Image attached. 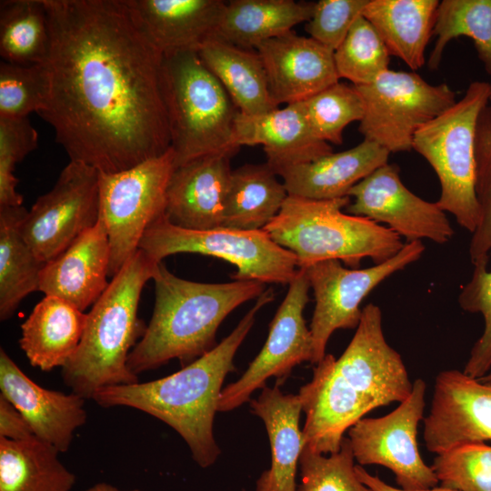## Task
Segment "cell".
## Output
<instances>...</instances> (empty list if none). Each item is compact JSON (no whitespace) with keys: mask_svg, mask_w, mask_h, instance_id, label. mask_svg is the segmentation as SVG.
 Instances as JSON below:
<instances>
[{"mask_svg":"<svg viewBox=\"0 0 491 491\" xmlns=\"http://www.w3.org/2000/svg\"><path fill=\"white\" fill-rule=\"evenodd\" d=\"M433 35L436 42L427 66L436 70L446 45L458 36L473 40L479 60L491 75V0H443L439 2Z\"/></svg>","mask_w":491,"mask_h":491,"instance_id":"34","label":"cell"},{"mask_svg":"<svg viewBox=\"0 0 491 491\" xmlns=\"http://www.w3.org/2000/svg\"><path fill=\"white\" fill-rule=\"evenodd\" d=\"M251 412L263 421L271 447V466L256 481V491H296V473L304 448L300 396L284 394L279 385L264 387L250 400Z\"/></svg>","mask_w":491,"mask_h":491,"instance_id":"24","label":"cell"},{"mask_svg":"<svg viewBox=\"0 0 491 491\" xmlns=\"http://www.w3.org/2000/svg\"><path fill=\"white\" fill-rule=\"evenodd\" d=\"M139 249L155 263L179 253L215 256L236 267L231 275L234 280L289 285L298 271L296 256L274 242L264 229L190 230L173 225L165 215L146 229Z\"/></svg>","mask_w":491,"mask_h":491,"instance_id":"9","label":"cell"},{"mask_svg":"<svg viewBox=\"0 0 491 491\" xmlns=\"http://www.w3.org/2000/svg\"><path fill=\"white\" fill-rule=\"evenodd\" d=\"M266 163L246 164L232 171L222 227L264 229L280 212L288 193Z\"/></svg>","mask_w":491,"mask_h":491,"instance_id":"30","label":"cell"},{"mask_svg":"<svg viewBox=\"0 0 491 491\" xmlns=\"http://www.w3.org/2000/svg\"><path fill=\"white\" fill-rule=\"evenodd\" d=\"M27 210L0 206V319L10 318L21 301L39 289L45 264L38 260L21 233Z\"/></svg>","mask_w":491,"mask_h":491,"instance_id":"32","label":"cell"},{"mask_svg":"<svg viewBox=\"0 0 491 491\" xmlns=\"http://www.w3.org/2000/svg\"><path fill=\"white\" fill-rule=\"evenodd\" d=\"M38 135L27 117H0V206H20L22 195L16 191L14 175L16 164L34 151Z\"/></svg>","mask_w":491,"mask_h":491,"instance_id":"42","label":"cell"},{"mask_svg":"<svg viewBox=\"0 0 491 491\" xmlns=\"http://www.w3.org/2000/svg\"><path fill=\"white\" fill-rule=\"evenodd\" d=\"M300 103L315 135L328 144L341 145L344 129L352 122H360L365 113L355 86L340 82Z\"/></svg>","mask_w":491,"mask_h":491,"instance_id":"36","label":"cell"},{"mask_svg":"<svg viewBox=\"0 0 491 491\" xmlns=\"http://www.w3.org/2000/svg\"><path fill=\"white\" fill-rule=\"evenodd\" d=\"M488 262L474 265L468 282L458 296L460 307L468 313L480 314L484 329L471 348L463 372L474 378H482L491 370V270Z\"/></svg>","mask_w":491,"mask_h":491,"instance_id":"41","label":"cell"},{"mask_svg":"<svg viewBox=\"0 0 491 491\" xmlns=\"http://www.w3.org/2000/svg\"><path fill=\"white\" fill-rule=\"evenodd\" d=\"M310 283L303 268L288 285V291L269 325L266 341L242 376L221 391L217 410L228 412L250 401L256 389L276 377L278 383L292 369L313 358V339L304 317Z\"/></svg>","mask_w":491,"mask_h":491,"instance_id":"15","label":"cell"},{"mask_svg":"<svg viewBox=\"0 0 491 491\" xmlns=\"http://www.w3.org/2000/svg\"><path fill=\"white\" fill-rule=\"evenodd\" d=\"M423 436L426 449L435 454L491 441V378H474L456 369L438 373Z\"/></svg>","mask_w":491,"mask_h":491,"instance_id":"17","label":"cell"},{"mask_svg":"<svg viewBox=\"0 0 491 491\" xmlns=\"http://www.w3.org/2000/svg\"><path fill=\"white\" fill-rule=\"evenodd\" d=\"M426 385L413 382L410 395L389 414L362 418L348 430L355 460L360 466L377 465L390 469L400 488L435 487L438 479L423 460L417 446V427L426 406Z\"/></svg>","mask_w":491,"mask_h":491,"instance_id":"13","label":"cell"},{"mask_svg":"<svg viewBox=\"0 0 491 491\" xmlns=\"http://www.w3.org/2000/svg\"><path fill=\"white\" fill-rule=\"evenodd\" d=\"M50 49V31L44 0L0 2V55L3 61L44 65Z\"/></svg>","mask_w":491,"mask_h":491,"instance_id":"33","label":"cell"},{"mask_svg":"<svg viewBox=\"0 0 491 491\" xmlns=\"http://www.w3.org/2000/svg\"><path fill=\"white\" fill-rule=\"evenodd\" d=\"M356 473L358 478L373 491H456L454 489L435 486L421 490H405L392 486L384 482L379 476L369 474L362 466L356 465Z\"/></svg>","mask_w":491,"mask_h":491,"instance_id":"45","label":"cell"},{"mask_svg":"<svg viewBox=\"0 0 491 491\" xmlns=\"http://www.w3.org/2000/svg\"><path fill=\"white\" fill-rule=\"evenodd\" d=\"M390 53L374 26L360 15L340 45L334 51L339 78L353 85L372 83L389 69Z\"/></svg>","mask_w":491,"mask_h":491,"instance_id":"35","label":"cell"},{"mask_svg":"<svg viewBox=\"0 0 491 491\" xmlns=\"http://www.w3.org/2000/svg\"><path fill=\"white\" fill-rule=\"evenodd\" d=\"M354 86L365 105L359 132L389 153L410 151L418 129L456 102L448 85H431L415 72L387 69Z\"/></svg>","mask_w":491,"mask_h":491,"instance_id":"11","label":"cell"},{"mask_svg":"<svg viewBox=\"0 0 491 491\" xmlns=\"http://www.w3.org/2000/svg\"><path fill=\"white\" fill-rule=\"evenodd\" d=\"M274 298L273 289H266L226 337L177 372L153 381L104 387L92 400L102 407H132L161 420L184 439L199 466H211L221 454L213 428L224 380L235 370V355L256 314Z\"/></svg>","mask_w":491,"mask_h":491,"instance_id":"3","label":"cell"},{"mask_svg":"<svg viewBox=\"0 0 491 491\" xmlns=\"http://www.w3.org/2000/svg\"><path fill=\"white\" fill-rule=\"evenodd\" d=\"M98 219V170L70 161L54 187L27 211L21 222V233L38 260L47 264Z\"/></svg>","mask_w":491,"mask_h":491,"instance_id":"14","label":"cell"},{"mask_svg":"<svg viewBox=\"0 0 491 491\" xmlns=\"http://www.w3.org/2000/svg\"><path fill=\"white\" fill-rule=\"evenodd\" d=\"M0 389L25 416L35 436L66 452L74 433L86 422L85 400L71 392L49 390L30 379L7 355L0 349Z\"/></svg>","mask_w":491,"mask_h":491,"instance_id":"19","label":"cell"},{"mask_svg":"<svg viewBox=\"0 0 491 491\" xmlns=\"http://www.w3.org/2000/svg\"><path fill=\"white\" fill-rule=\"evenodd\" d=\"M233 155H209L175 167L165 212L170 223L200 231L222 227Z\"/></svg>","mask_w":491,"mask_h":491,"instance_id":"20","label":"cell"},{"mask_svg":"<svg viewBox=\"0 0 491 491\" xmlns=\"http://www.w3.org/2000/svg\"><path fill=\"white\" fill-rule=\"evenodd\" d=\"M489 102L491 103V82L489 83Z\"/></svg>","mask_w":491,"mask_h":491,"instance_id":"48","label":"cell"},{"mask_svg":"<svg viewBox=\"0 0 491 491\" xmlns=\"http://www.w3.org/2000/svg\"><path fill=\"white\" fill-rule=\"evenodd\" d=\"M110 244L99 217L66 250L45 265L39 291L59 297L81 311L93 306L107 288Z\"/></svg>","mask_w":491,"mask_h":491,"instance_id":"23","label":"cell"},{"mask_svg":"<svg viewBox=\"0 0 491 491\" xmlns=\"http://www.w3.org/2000/svg\"><path fill=\"white\" fill-rule=\"evenodd\" d=\"M351 201L346 213L368 218L395 232L407 242L428 239L444 245L454 229L436 202H428L402 182L399 168L386 164L365 177L348 193Z\"/></svg>","mask_w":491,"mask_h":491,"instance_id":"16","label":"cell"},{"mask_svg":"<svg viewBox=\"0 0 491 491\" xmlns=\"http://www.w3.org/2000/svg\"><path fill=\"white\" fill-rule=\"evenodd\" d=\"M424 252L423 243L413 241L404 244L388 260L366 268L345 267L338 260L321 261L303 268L316 303L309 326L313 339L311 364L316 365L326 355L328 340L336 330L357 327L362 315L360 305L372 290L417 261Z\"/></svg>","mask_w":491,"mask_h":491,"instance_id":"12","label":"cell"},{"mask_svg":"<svg viewBox=\"0 0 491 491\" xmlns=\"http://www.w3.org/2000/svg\"><path fill=\"white\" fill-rule=\"evenodd\" d=\"M350 201V196L315 200L288 195L264 230L296 256L298 268L326 260L358 268L364 258L379 264L397 254L402 238L383 225L343 212Z\"/></svg>","mask_w":491,"mask_h":491,"instance_id":"6","label":"cell"},{"mask_svg":"<svg viewBox=\"0 0 491 491\" xmlns=\"http://www.w3.org/2000/svg\"><path fill=\"white\" fill-rule=\"evenodd\" d=\"M85 491H141V490L137 488L123 490L111 484H108L105 482H99L88 487Z\"/></svg>","mask_w":491,"mask_h":491,"instance_id":"46","label":"cell"},{"mask_svg":"<svg viewBox=\"0 0 491 491\" xmlns=\"http://www.w3.org/2000/svg\"><path fill=\"white\" fill-rule=\"evenodd\" d=\"M175 169L170 147L161 155L116 172L98 171L99 217L110 244L108 276L114 277L139 249L146 229L165 215Z\"/></svg>","mask_w":491,"mask_h":491,"instance_id":"10","label":"cell"},{"mask_svg":"<svg viewBox=\"0 0 491 491\" xmlns=\"http://www.w3.org/2000/svg\"><path fill=\"white\" fill-rule=\"evenodd\" d=\"M138 28L162 54L198 48L215 35L222 0H123Z\"/></svg>","mask_w":491,"mask_h":491,"instance_id":"21","label":"cell"},{"mask_svg":"<svg viewBox=\"0 0 491 491\" xmlns=\"http://www.w3.org/2000/svg\"><path fill=\"white\" fill-rule=\"evenodd\" d=\"M235 143L239 148L261 145L266 164L277 175L286 169L333 153L332 146L313 133L301 103L260 115L239 112L235 124Z\"/></svg>","mask_w":491,"mask_h":491,"instance_id":"22","label":"cell"},{"mask_svg":"<svg viewBox=\"0 0 491 491\" xmlns=\"http://www.w3.org/2000/svg\"><path fill=\"white\" fill-rule=\"evenodd\" d=\"M316 3L294 0H232L225 4L215 36L251 49L308 22Z\"/></svg>","mask_w":491,"mask_h":491,"instance_id":"29","label":"cell"},{"mask_svg":"<svg viewBox=\"0 0 491 491\" xmlns=\"http://www.w3.org/2000/svg\"><path fill=\"white\" fill-rule=\"evenodd\" d=\"M58 454L36 436L20 441L0 437V491H70L75 476Z\"/></svg>","mask_w":491,"mask_h":491,"instance_id":"31","label":"cell"},{"mask_svg":"<svg viewBox=\"0 0 491 491\" xmlns=\"http://www.w3.org/2000/svg\"><path fill=\"white\" fill-rule=\"evenodd\" d=\"M297 491H373L356 473L355 457L348 437L338 451L325 455L304 446Z\"/></svg>","mask_w":491,"mask_h":491,"instance_id":"38","label":"cell"},{"mask_svg":"<svg viewBox=\"0 0 491 491\" xmlns=\"http://www.w3.org/2000/svg\"><path fill=\"white\" fill-rule=\"evenodd\" d=\"M271 96L279 106L303 102L339 82L334 52L289 31L256 47Z\"/></svg>","mask_w":491,"mask_h":491,"instance_id":"18","label":"cell"},{"mask_svg":"<svg viewBox=\"0 0 491 491\" xmlns=\"http://www.w3.org/2000/svg\"><path fill=\"white\" fill-rule=\"evenodd\" d=\"M437 0H369L362 15L374 26L390 55L410 69L425 63L433 35Z\"/></svg>","mask_w":491,"mask_h":491,"instance_id":"27","label":"cell"},{"mask_svg":"<svg viewBox=\"0 0 491 491\" xmlns=\"http://www.w3.org/2000/svg\"><path fill=\"white\" fill-rule=\"evenodd\" d=\"M50 95L39 114L70 161L116 173L170 146L163 55L123 0H44Z\"/></svg>","mask_w":491,"mask_h":491,"instance_id":"1","label":"cell"},{"mask_svg":"<svg viewBox=\"0 0 491 491\" xmlns=\"http://www.w3.org/2000/svg\"><path fill=\"white\" fill-rule=\"evenodd\" d=\"M86 314L70 303L45 296L22 324L19 345L33 366L63 368L81 342Z\"/></svg>","mask_w":491,"mask_h":491,"instance_id":"26","label":"cell"},{"mask_svg":"<svg viewBox=\"0 0 491 491\" xmlns=\"http://www.w3.org/2000/svg\"><path fill=\"white\" fill-rule=\"evenodd\" d=\"M35 436L22 413L0 395V437L20 441Z\"/></svg>","mask_w":491,"mask_h":491,"instance_id":"44","label":"cell"},{"mask_svg":"<svg viewBox=\"0 0 491 491\" xmlns=\"http://www.w3.org/2000/svg\"><path fill=\"white\" fill-rule=\"evenodd\" d=\"M369 0H320L306 25L310 37L332 50L340 45Z\"/></svg>","mask_w":491,"mask_h":491,"instance_id":"43","label":"cell"},{"mask_svg":"<svg viewBox=\"0 0 491 491\" xmlns=\"http://www.w3.org/2000/svg\"><path fill=\"white\" fill-rule=\"evenodd\" d=\"M389 152L364 139L357 145L282 171L289 195L315 200L348 196L351 188L387 164Z\"/></svg>","mask_w":491,"mask_h":491,"instance_id":"25","label":"cell"},{"mask_svg":"<svg viewBox=\"0 0 491 491\" xmlns=\"http://www.w3.org/2000/svg\"><path fill=\"white\" fill-rule=\"evenodd\" d=\"M197 53L241 114L260 115L279 107L271 96L266 70L256 51L213 36Z\"/></svg>","mask_w":491,"mask_h":491,"instance_id":"28","label":"cell"},{"mask_svg":"<svg viewBox=\"0 0 491 491\" xmlns=\"http://www.w3.org/2000/svg\"><path fill=\"white\" fill-rule=\"evenodd\" d=\"M50 81L45 65L0 63V117L24 118L38 115L48 103Z\"/></svg>","mask_w":491,"mask_h":491,"instance_id":"37","label":"cell"},{"mask_svg":"<svg viewBox=\"0 0 491 491\" xmlns=\"http://www.w3.org/2000/svg\"><path fill=\"white\" fill-rule=\"evenodd\" d=\"M160 82L175 167L238 151L235 124L239 111L197 51L163 55Z\"/></svg>","mask_w":491,"mask_h":491,"instance_id":"7","label":"cell"},{"mask_svg":"<svg viewBox=\"0 0 491 491\" xmlns=\"http://www.w3.org/2000/svg\"><path fill=\"white\" fill-rule=\"evenodd\" d=\"M476 194L480 219L472 233L469 256L473 265L488 262L491 253V105L479 114L476 130Z\"/></svg>","mask_w":491,"mask_h":491,"instance_id":"40","label":"cell"},{"mask_svg":"<svg viewBox=\"0 0 491 491\" xmlns=\"http://www.w3.org/2000/svg\"><path fill=\"white\" fill-rule=\"evenodd\" d=\"M158 264L138 249L86 314L79 346L62 368L63 381L71 392L87 400L101 388L138 382L127 360L146 329L137 316L138 305Z\"/></svg>","mask_w":491,"mask_h":491,"instance_id":"5","label":"cell"},{"mask_svg":"<svg viewBox=\"0 0 491 491\" xmlns=\"http://www.w3.org/2000/svg\"><path fill=\"white\" fill-rule=\"evenodd\" d=\"M441 486L456 491H491V446L469 442L436 454L431 466Z\"/></svg>","mask_w":491,"mask_h":491,"instance_id":"39","label":"cell"},{"mask_svg":"<svg viewBox=\"0 0 491 491\" xmlns=\"http://www.w3.org/2000/svg\"><path fill=\"white\" fill-rule=\"evenodd\" d=\"M153 280V315L127 360L128 368L136 376L172 359L187 365L204 356L217 345L216 332L225 318L266 291V284L256 280L200 283L183 279L163 262Z\"/></svg>","mask_w":491,"mask_h":491,"instance_id":"4","label":"cell"},{"mask_svg":"<svg viewBox=\"0 0 491 491\" xmlns=\"http://www.w3.org/2000/svg\"><path fill=\"white\" fill-rule=\"evenodd\" d=\"M482 378L490 379L491 378V370Z\"/></svg>","mask_w":491,"mask_h":491,"instance_id":"47","label":"cell"},{"mask_svg":"<svg viewBox=\"0 0 491 491\" xmlns=\"http://www.w3.org/2000/svg\"><path fill=\"white\" fill-rule=\"evenodd\" d=\"M489 102V83L475 81L463 97L416 133L412 149L432 166L440 184L436 204L470 232L480 219L476 194V130Z\"/></svg>","mask_w":491,"mask_h":491,"instance_id":"8","label":"cell"},{"mask_svg":"<svg viewBox=\"0 0 491 491\" xmlns=\"http://www.w3.org/2000/svg\"><path fill=\"white\" fill-rule=\"evenodd\" d=\"M315 366L312 379L298 393L306 416L304 446L325 455L338 451L345 433L365 415L402 402L413 387L400 354L385 337L381 309L373 303L362 308L339 358L326 354Z\"/></svg>","mask_w":491,"mask_h":491,"instance_id":"2","label":"cell"}]
</instances>
